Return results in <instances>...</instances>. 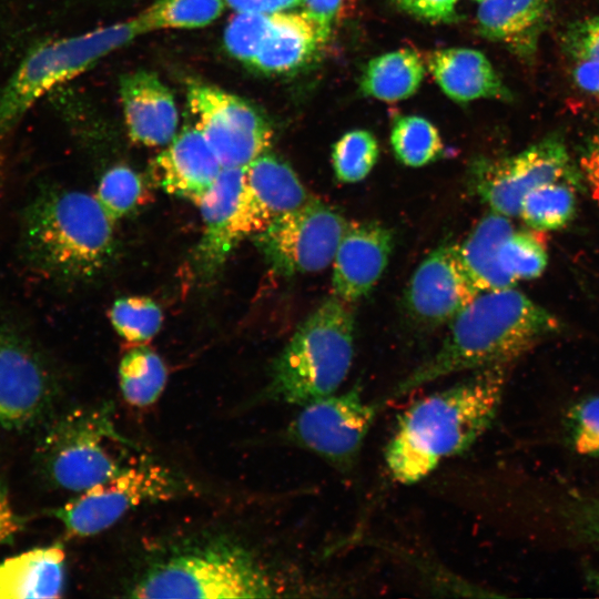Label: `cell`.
Masks as SVG:
<instances>
[{"label": "cell", "mask_w": 599, "mask_h": 599, "mask_svg": "<svg viewBox=\"0 0 599 599\" xmlns=\"http://www.w3.org/2000/svg\"><path fill=\"white\" fill-rule=\"evenodd\" d=\"M347 225L337 211L311 197L273 220L253 238L273 271L295 276L326 268L334 260Z\"/></svg>", "instance_id": "9c48e42d"}, {"label": "cell", "mask_w": 599, "mask_h": 599, "mask_svg": "<svg viewBox=\"0 0 599 599\" xmlns=\"http://www.w3.org/2000/svg\"><path fill=\"white\" fill-rule=\"evenodd\" d=\"M512 231L509 217L493 212L477 223L461 244H456L460 263L479 293L514 287L516 280L499 261L500 247Z\"/></svg>", "instance_id": "603a6c76"}, {"label": "cell", "mask_w": 599, "mask_h": 599, "mask_svg": "<svg viewBox=\"0 0 599 599\" xmlns=\"http://www.w3.org/2000/svg\"><path fill=\"white\" fill-rule=\"evenodd\" d=\"M587 542L589 544H592V545H596V546H599V534L598 535H595V536H591L589 537L587 540Z\"/></svg>", "instance_id": "7bdbcfd3"}, {"label": "cell", "mask_w": 599, "mask_h": 599, "mask_svg": "<svg viewBox=\"0 0 599 599\" xmlns=\"http://www.w3.org/2000/svg\"><path fill=\"white\" fill-rule=\"evenodd\" d=\"M562 42L565 50L576 60L599 61V16L570 23Z\"/></svg>", "instance_id": "e575fe53"}, {"label": "cell", "mask_w": 599, "mask_h": 599, "mask_svg": "<svg viewBox=\"0 0 599 599\" xmlns=\"http://www.w3.org/2000/svg\"><path fill=\"white\" fill-rule=\"evenodd\" d=\"M403 10L429 21H448L457 0H393Z\"/></svg>", "instance_id": "8d00e7d4"}, {"label": "cell", "mask_w": 599, "mask_h": 599, "mask_svg": "<svg viewBox=\"0 0 599 599\" xmlns=\"http://www.w3.org/2000/svg\"><path fill=\"white\" fill-rule=\"evenodd\" d=\"M573 186L565 181H555L534 189L524 197L518 215L538 232L566 226L576 212Z\"/></svg>", "instance_id": "4316f807"}, {"label": "cell", "mask_w": 599, "mask_h": 599, "mask_svg": "<svg viewBox=\"0 0 599 599\" xmlns=\"http://www.w3.org/2000/svg\"><path fill=\"white\" fill-rule=\"evenodd\" d=\"M20 528V519L13 510L7 493L0 487V546L10 542Z\"/></svg>", "instance_id": "b9f144b4"}, {"label": "cell", "mask_w": 599, "mask_h": 599, "mask_svg": "<svg viewBox=\"0 0 599 599\" xmlns=\"http://www.w3.org/2000/svg\"><path fill=\"white\" fill-rule=\"evenodd\" d=\"M109 315L118 334L138 344L151 339L163 322L161 307L153 300L142 296L116 300Z\"/></svg>", "instance_id": "4dcf8cb0"}, {"label": "cell", "mask_w": 599, "mask_h": 599, "mask_svg": "<svg viewBox=\"0 0 599 599\" xmlns=\"http://www.w3.org/2000/svg\"><path fill=\"white\" fill-rule=\"evenodd\" d=\"M143 194L141 176L131 167L116 165L102 176L95 197L109 219L114 222L135 209Z\"/></svg>", "instance_id": "1f68e13d"}, {"label": "cell", "mask_w": 599, "mask_h": 599, "mask_svg": "<svg viewBox=\"0 0 599 599\" xmlns=\"http://www.w3.org/2000/svg\"><path fill=\"white\" fill-rule=\"evenodd\" d=\"M573 79L583 92L599 98V61H578L573 70Z\"/></svg>", "instance_id": "60d3db41"}, {"label": "cell", "mask_w": 599, "mask_h": 599, "mask_svg": "<svg viewBox=\"0 0 599 599\" xmlns=\"http://www.w3.org/2000/svg\"><path fill=\"white\" fill-rule=\"evenodd\" d=\"M4 185V171L2 165L0 164V193L2 191V187Z\"/></svg>", "instance_id": "ee69618b"}, {"label": "cell", "mask_w": 599, "mask_h": 599, "mask_svg": "<svg viewBox=\"0 0 599 599\" xmlns=\"http://www.w3.org/2000/svg\"><path fill=\"white\" fill-rule=\"evenodd\" d=\"M377 415V406L365 400L359 385L302 406L286 430L288 441L349 470L357 461Z\"/></svg>", "instance_id": "30bf717a"}, {"label": "cell", "mask_w": 599, "mask_h": 599, "mask_svg": "<svg viewBox=\"0 0 599 599\" xmlns=\"http://www.w3.org/2000/svg\"><path fill=\"white\" fill-rule=\"evenodd\" d=\"M342 0H302L304 12L316 23L324 41L328 39L332 22Z\"/></svg>", "instance_id": "74e56055"}, {"label": "cell", "mask_w": 599, "mask_h": 599, "mask_svg": "<svg viewBox=\"0 0 599 599\" xmlns=\"http://www.w3.org/2000/svg\"><path fill=\"white\" fill-rule=\"evenodd\" d=\"M558 328L556 316L514 287L479 293L450 321L439 348L390 396H404L453 374L507 366Z\"/></svg>", "instance_id": "7a4b0ae2"}, {"label": "cell", "mask_w": 599, "mask_h": 599, "mask_svg": "<svg viewBox=\"0 0 599 599\" xmlns=\"http://www.w3.org/2000/svg\"><path fill=\"white\" fill-rule=\"evenodd\" d=\"M54 394L49 366L30 336L0 317V426L24 429L38 424Z\"/></svg>", "instance_id": "5bb4252c"}, {"label": "cell", "mask_w": 599, "mask_h": 599, "mask_svg": "<svg viewBox=\"0 0 599 599\" xmlns=\"http://www.w3.org/2000/svg\"><path fill=\"white\" fill-rule=\"evenodd\" d=\"M393 246L392 231L379 222L348 223L333 260V295L348 304L366 296L383 275Z\"/></svg>", "instance_id": "2e32d148"}, {"label": "cell", "mask_w": 599, "mask_h": 599, "mask_svg": "<svg viewBox=\"0 0 599 599\" xmlns=\"http://www.w3.org/2000/svg\"><path fill=\"white\" fill-rule=\"evenodd\" d=\"M581 170L590 184L593 197L599 202V134L587 146L581 158Z\"/></svg>", "instance_id": "ab89813d"}, {"label": "cell", "mask_w": 599, "mask_h": 599, "mask_svg": "<svg viewBox=\"0 0 599 599\" xmlns=\"http://www.w3.org/2000/svg\"><path fill=\"white\" fill-rule=\"evenodd\" d=\"M457 254L456 244L432 251L415 270L406 292L410 313L429 325L450 322L477 295Z\"/></svg>", "instance_id": "9a60e30c"}, {"label": "cell", "mask_w": 599, "mask_h": 599, "mask_svg": "<svg viewBox=\"0 0 599 599\" xmlns=\"http://www.w3.org/2000/svg\"><path fill=\"white\" fill-rule=\"evenodd\" d=\"M379 155L378 142L366 130H353L335 142L332 164L335 176L343 183L364 180L373 170Z\"/></svg>", "instance_id": "f546056e"}, {"label": "cell", "mask_w": 599, "mask_h": 599, "mask_svg": "<svg viewBox=\"0 0 599 599\" xmlns=\"http://www.w3.org/2000/svg\"><path fill=\"white\" fill-rule=\"evenodd\" d=\"M478 1H483V0H478Z\"/></svg>", "instance_id": "f6af8a7d"}, {"label": "cell", "mask_w": 599, "mask_h": 599, "mask_svg": "<svg viewBox=\"0 0 599 599\" xmlns=\"http://www.w3.org/2000/svg\"><path fill=\"white\" fill-rule=\"evenodd\" d=\"M355 319L348 303L325 298L296 328L274 361L270 399L304 406L336 393L354 358Z\"/></svg>", "instance_id": "5b68a950"}, {"label": "cell", "mask_w": 599, "mask_h": 599, "mask_svg": "<svg viewBox=\"0 0 599 599\" xmlns=\"http://www.w3.org/2000/svg\"><path fill=\"white\" fill-rule=\"evenodd\" d=\"M390 144L396 159L412 167L435 162L444 151L437 128L418 115H404L395 120Z\"/></svg>", "instance_id": "f1b7e54d"}, {"label": "cell", "mask_w": 599, "mask_h": 599, "mask_svg": "<svg viewBox=\"0 0 599 599\" xmlns=\"http://www.w3.org/2000/svg\"><path fill=\"white\" fill-rule=\"evenodd\" d=\"M132 443L118 429L110 404L75 408L54 420L37 448L42 474L55 487L81 493L131 465Z\"/></svg>", "instance_id": "8992f818"}, {"label": "cell", "mask_w": 599, "mask_h": 599, "mask_svg": "<svg viewBox=\"0 0 599 599\" xmlns=\"http://www.w3.org/2000/svg\"><path fill=\"white\" fill-rule=\"evenodd\" d=\"M113 222L95 196L49 186L22 211L20 253L41 275L83 283L106 271L116 255Z\"/></svg>", "instance_id": "3957f363"}, {"label": "cell", "mask_w": 599, "mask_h": 599, "mask_svg": "<svg viewBox=\"0 0 599 599\" xmlns=\"http://www.w3.org/2000/svg\"><path fill=\"white\" fill-rule=\"evenodd\" d=\"M120 98L125 125L134 142L158 146L172 141L179 112L172 92L155 73L136 70L122 75Z\"/></svg>", "instance_id": "ac0fdd59"}, {"label": "cell", "mask_w": 599, "mask_h": 599, "mask_svg": "<svg viewBox=\"0 0 599 599\" xmlns=\"http://www.w3.org/2000/svg\"><path fill=\"white\" fill-rule=\"evenodd\" d=\"M190 491V485L172 469L148 460L138 461L78 493L53 510V516L69 537H89L110 528L130 510Z\"/></svg>", "instance_id": "ba28073f"}, {"label": "cell", "mask_w": 599, "mask_h": 599, "mask_svg": "<svg viewBox=\"0 0 599 599\" xmlns=\"http://www.w3.org/2000/svg\"><path fill=\"white\" fill-rule=\"evenodd\" d=\"M236 13H275L301 4L302 0H224Z\"/></svg>", "instance_id": "f35d334b"}, {"label": "cell", "mask_w": 599, "mask_h": 599, "mask_svg": "<svg viewBox=\"0 0 599 599\" xmlns=\"http://www.w3.org/2000/svg\"><path fill=\"white\" fill-rule=\"evenodd\" d=\"M427 67L444 93L457 102L508 99L509 92L484 53L467 48L436 50Z\"/></svg>", "instance_id": "ffe728a7"}, {"label": "cell", "mask_w": 599, "mask_h": 599, "mask_svg": "<svg viewBox=\"0 0 599 599\" xmlns=\"http://www.w3.org/2000/svg\"><path fill=\"white\" fill-rule=\"evenodd\" d=\"M134 19L33 47L0 89V143L43 94L140 35Z\"/></svg>", "instance_id": "52a82bcc"}, {"label": "cell", "mask_w": 599, "mask_h": 599, "mask_svg": "<svg viewBox=\"0 0 599 599\" xmlns=\"http://www.w3.org/2000/svg\"><path fill=\"white\" fill-rule=\"evenodd\" d=\"M566 517L570 528L582 540L599 534V497L573 500L567 508Z\"/></svg>", "instance_id": "d590c367"}, {"label": "cell", "mask_w": 599, "mask_h": 599, "mask_svg": "<svg viewBox=\"0 0 599 599\" xmlns=\"http://www.w3.org/2000/svg\"><path fill=\"white\" fill-rule=\"evenodd\" d=\"M547 18V0H483L477 11L479 32L524 59L534 58Z\"/></svg>", "instance_id": "44dd1931"}, {"label": "cell", "mask_w": 599, "mask_h": 599, "mask_svg": "<svg viewBox=\"0 0 599 599\" xmlns=\"http://www.w3.org/2000/svg\"><path fill=\"white\" fill-rule=\"evenodd\" d=\"M134 598H271L278 586L248 547L225 537L183 544L158 555L129 587Z\"/></svg>", "instance_id": "277c9868"}, {"label": "cell", "mask_w": 599, "mask_h": 599, "mask_svg": "<svg viewBox=\"0 0 599 599\" xmlns=\"http://www.w3.org/2000/svg\"><path fill=\"white\" fill-rule=\"evenodd\" d=\"M224 4V0H155L134 21L141 34L161 29L201 28L217 19Z\"/></svg>", "instance_id": "83f0119b"}, {"label": "cell", "mask_w": 599, "mask_h": 599, "mask_svg": "<svg viewBox=\"0 0 599 599\" xmlns=\"http://www.w3.org/2000/svg\"><path fill=\"white\" fill-rule=\"evenodd\" d=\"M565 426L576 451L599 458V395L586 397L571 406Z\"/></svg>", "instance_id": "836d02e7"}, {"label": "cell", "mask_w": 599, "mask_h": 599, "mask_svg": "<svg viewBox=\"0 0 599 599\" xmlns=\"http://www.w3.org/2000/svg\"><path fill=\"white\" fill-rule=\"evenodd\" d=\"M581 177L560 136H547L510 158L479 163L473 173L478 196L493 212L512 217L524 197L549 182L578 185Z\"/></svg>", "instance_id": "4fadbf2b"}, {"label": "cell", "mask_w": 599, "mask_h": 599, "mask_svg": "<svg viewBox=\"0 0 599 599\" xmlns=\"http://www.w3.org/2000/svg\"><path fill=\"white\" fill-rule=\"evenodd\" d=\"M64 579L62 547L34 548L0 561V599L58 598Z\"/></svg>", "instance_id": "7402d4cb"}, {"label": "cell", "mask_w": 599, "mask_h": 599, "mask_svg": "<svg viewBox=\"0 0 599 599\" xmlns=\"http://www.w3.org/2000/svg\"><path fill=\"white\" fill-rule=\"evenodd\" d=\"M245 180L268 224L312 197L294 170L280 158L268 153H263L246 165Z\"/></svg>", "instance_id": "cb8c5ba5"}, {"label": "cell", "mask_w": 599, "mask_h": 599, "mask_svg": "<svg viewBox=\"0 0 599 599\" xmlns=\"http://www.w3.org/2000/svg\"><path fill=\"white\" fill-rule=\"evenodd\" d=\"M151 176L165 192L199 203L212 189L223 165L195 126L175 134L152 161Z\"/></svg>", "instance_id": "e0dca14e"}, {"label": "cell", "mask_w": 599, "mask_h": 599, "mask_svg": "<svg viewBox=\"0 0 599 599\" xmlns=\"http://www.w3.org/2000/svg\"><path fill=\"white\" fill-rule=\"evenodd\" d=\"M187 108L223 167H244L266 152L273 136L268 121L240 97L191 81Z\"/></svg>", "instance_id": "8fae6325"}, {"label": "cell", "mask_w": 599, "mask_h": 599, "mask_svg": "<svg viewBox=\"0 0 599 599\" xmlns=\"http://www.w3.org/2000/svg\"><path fill=\"white\" fill-rule=\"evenodd\" d=\"M316 23L303 12L268 14L247 67L266 74H284L307 64L324 43Z\"/></svg>", "instance_id": "d6986e66"}, {"label": "cell", "mask_w": 599, "mask_h": 599, "mask_svg": "<svg viewBox=\"0 0 599 599\" xmlns=\"http://www.w3.org/2000/svg\"><path fill=\"white\" fill-rule=\"evenodd\" d=\"M245 167H223L197 203L203 234L194 252V265L202 281L214 280L235 246L268 225L246 185Z\"/></svg>", "instance_id": "7c38bea8"}, {"label": "cell", "mask_w": 599, "mask_h": 599, "mask_svg": "<svg viewBox=\"0 0 599 599\" xmlns=\"http://www.w3.org/2000/svg\"><path fill=\"white\" fill-rule=\"evenodd\" d=\"M499 261L511 277L532 280L540 276L548 263L545 244L528 231H512L500 247Z\"/></svg>", "instance_id": "d6a6232c"}, {"label": "cell", "mask_w": 599, "mask_h": 599, "mask_svg": "<svg viewBox=\"0 0 599 599\" xmlns=\"http://www.w3.org/2000/svg\"><path fill=\"white\" fill-rule=\"evenodd\" d=\"M425 67L417 52L399 49L372 59L361 77V90L382 101L407 99L419 88Z\"/></svg>", "instance_id": "d4e9b609"}, {"label": "cell", "mask_w": 599, "mask_h": 599, "mask_svg": "<svg viewBox=\"0 0 599 599\" xmlns=\"http://www.w3.org/2000/svg\"><path fill=\"white\" fill-rule=\"evenodd\" d=\"M166 377L162 358L146 345L131 348L120 362V389L132 406L146 407L156 402L164 389Z\"/></svg>", "instance_id": "484cf974"}, {"label": "cell", "mask_w": 599, "mask_h": 599, "mask_svg": "<svg viewBox=\"0 0 599 599\" xmlns=\"http://www.w3.org/2000/svg\"><path fill=\"white\" fill-rule=\"evenodd\" d=\"M506 368L497 365L473 370L406 408L385 448L392 477L403 485L418 483L445 459L468 450L498 413Z\"/></svg>", "instance_id": "6da1fadb"}]
</instances>
